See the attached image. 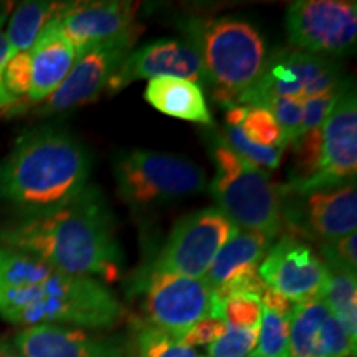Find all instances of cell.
<instances>
[{
    "label": "cell",
    "instance_id": "1",
    "mask_svg": "<svg viewBox=\"0 0 357 357\" xmlns=\"http://www.w3.org/2000/svg\"><path fill=\"white\" fill-rule=\"evenodd\" d=\"M124 307L96 278L68 275L38 258L0 247V318L33 326L109 329Z\"/></svg>",
    "mask_w": 357,
    "mask_h": 357
},
{
    "label": "cell",
    "instance_id": "2",
    "mask_svg": "<svg viewBox=\"0 0 357 357\" xmlns=\"http://www.w3.org/2000/svg\"><path fill=\"white\" fill-rule=\"evenodd\" d=\"M3 247L29 253L68 275L118 280L124 261L113 213L98 187L58 211L24 217L0 234Z\"/></svg>",
    "mask_w": 357,
    "mask_h": 357
},
{
    "label": "cell",
    "instance_id": "3",
    "mask_svg": "<svg viewBox=\"0 0 357 357\" xmlns=\"http://www.w3.org/2000/svg\"><path fill=\"white\" fill-rule=\"evenodd\" d=\"M91 158L82 142L60 126L26 129L0 160V200L40 215L65 207L82 195Z\"/></svg>",
    "mask_w": 357,
    "mask_h": 357
},
{
    "label": "cell",
    "instance_id": "4",
    "mask_svg": "<svg viewBox=\"0 0 357 357\" xmlns=\"http://www.w3.org/2000/svg\"><path fill=\"white\" fill-rule=\"evenodd\" d=\"M185 40L202 60L207 86L213 100L225 109L260 77L266 63V45L261 33L248 22L231 17L181 22Z\"/></svg>",
    "mask_w": 357,
    "mask_h": 357
},
{
    "label": "cell",
    "instance_id": "5",
    "mask_svg": "<svg viewBox=\"0 0 357 357\" xmlns=\"http://www.w3.org/2000/svg\"><path fill=\"white\" fill-rule=\"evenodd\" d=\"M215 177L208 185L218 211L240 230L273 238L283 227L280 190L263 169L234 153L220 136L211 146Z\"/></svg>",
    "mask_w": 357,
    "mask_h": 357
},
{
    "label": "cell",
    "instance_id": "6",
    "mask_svg": "<svg viewBox=\"0 0 357 357\" xmlns=\"http://www.w3.org/2000/svg\"><path fill=\"white\" fill-rule=\"evenodd\" d=\"M113 172L119 197L137 208L200 195L208 187L207 174L197 164L158 151H124L116 155Z\"/></svg>",
    "mask_w": 357,
    "mask_h": 357
},
{
    "label": "cell",
    "instance_id": "7",
    "mask_svg": "<svg viewBox=\"0 0 357 357\" xmlns=\"http://www.w3.org/2000/svg\"><path fill=\"white\" fill-rule=\"evenodd\" d=\"M346 82L349 79L342 78L341 66L333 58L284 48L266 58L260 77L240 95L236 106H265L276 98L305 102Z\"/></svg>",
    "mask_w": 357,
    "mask_h": 357
},
{
    "label": "cell",
    "instance_id": "8",
    "mask_svg": "<svg viewBox=\"0 0 357 357\" xmlns=\"http://www.w3.org/2000/svg\"><path fill=\"white\" fill-rule=\"evenodd\" d=\"M240 229L217 207L181 218L149 270L204 280L213 258Z\"/></svg>",
    "mask_w": 357,
    "mask_h": 357
},
{
    "label": "cell",
    "instance_id": "9",
    "mask_svg": "<svg viewBox=\"0 0 357 357\" xmlns=\"http://www.w3.org/2000/svg\"><path fill=\"white\" fill-rule=\"evenodd\" d=\"M287 33L294 50L339 56L354 50L357 3L354 0H298L287 10Z\"/></svg>",
    "mask_w": 357,
    "mask_h": 357
},
{
    "label": "cell",
    "instance_id": "10",
    "mask_svg": "<svg viewBox=\"0 0 357 357\" xmlns=\"http://www.w3.org/2000/svg\"><path fill=\"white\" fill-rule=\"evenodd\" d=\"M278 190L283 222L306 238L329 242L356 231V181L307 192Z\"/></svg>",
    "mask_w": 357,
    "mask_h": 357
},
{
    "label": "cell",
    "instance_id": "11",
    "mask_svg": "<svg viewBox=\"0 0 357 357\" xmlns=\"http://www.w3.org/2000/svg\"><path fill=\"white\" fill-rule=\"evenodd\" d=\"M141 32L142 26L136 24L119 37L95 45L78 55L68 77L50 98L42 102L38 114L63 113L95 101L108 88L111 78L132 52Z\"/></svg>",
    "mask_w": 357,
    "mask_h": 357
},
{
    "label": "cell",
    "instance_id": "12",
    "mask_svg": "<svg viewBox=\"0 0 357 357\" xmlns=\"http://www.w3.org/2000/svg\"><path fill=\"white\" fill-rule=\"evenodd\" d=\"M151 326L181 337L211 312L212 288L204 280L149 270L139 283Z\"/></svg>",
    "mask_w": 357,
    "mask_h": 357
},
{
    "label": "cell",
    "instance_id": "13",
    "mask_svg": "<svg viewBox=\"0 0 357 357\" xmlns=\"http://www.w3.org/2000/svg\"><path fill=\"white\" fill-rule=\"evenodd\" d=\"M357 172V100L356 88L339 96L336 105L321 126V160L310 181L296 187L281 185L291 192H307L347 184Z\"/></svg>",
    "mask_w": 357,
    "mask_h": 357
},
{
    "label": "cell",
    "instance_id": "14",
    "mask_svg": "<svg viewBox=\"0 0 357 357\" xmlns=\"http://www.w3.org/2000/svg\"><path fill=\"white\" fill-rule=\"evenodd\" d=\"M263 283L293 305L323 298L328 268L310 245L284 235L268 248L258 266Z\"/></svg>",
    "mask_w": 357,
    "mask_h": 357
},
{
    "label": "cell",
    "instance_id": "15",
    "mask_svg": "<svg viewBox=\"0 0 357 357\" xmlns=\"http://www.w3.org/2000/svg\"><path fill=\"white\" fill-rule=\"evenodd\" d=\"M162 77L187 79L199 86L207 84L202 60L194 45L187 40L160 38L129 53L106 91L113 95L137 79Z\"/></svg>",
    "mask_w": 357,
    "mask_h": 357
},
{
    "label": "cell",
    "instance_id": "16",
    "mask_svg": "<svg viewBox=\"0 0 357 357\" xmlns=\"http://www.w3.org/2000/svg\"><path fill=\"white\" fill-rule=\"evenodd\" d=\"M356 342L323 298L293 306L288 357H356Z\"/></svg>",
    "mask_w": 357,
    "mask_h": 357
},
{
    "label": "cell",
    "instance_id": "17",
    "mask_svg": "<svg viewBox=\"0 0 357 357\" xmlns=\"http://www.w3.org/2000/svg\"><path fill=\"white\" fill-rule=\"evenodd\" d=\"M137 3L100 0L70 2L56 22L77 50V56L95 45L105 43L136 25Z\"/></svg>",
    "mask_w": 357,
    "mask_h": 357
},
{
    "label": "cell",
    "instance_id": "18",
    "mask_svg": "<svg viewBox=\"0 0 357 357\" xmlns=\"http://www.w3.org/2000/svg\"><path fill=\"white\" fill-rule=\"evenodd\" d=\"M13 344L25 357H123L114 341L71 326L24 328L15 334Z\"/></svg>",
    "mask_w": 357,
    "mask_h": 357
},
{
    "label": "cell",
    "instance_id": "19",
    "mask_svg": "<svg viewBox=\"0 0 357 357\" xmlns=\"http://www.w3.org/2000/svg\"><path fill=\"white\" fill-rule=\"evenodd\" d=\"M32 84L26 101L43 102L60 88L77 60V50L61 32L56 19L50 22L29 50Z\"/></svg>",
    "mask_w": 357,
    "mask_h": 357
},
{
    "label": "cell",
    "instance_id": "20",
    "mask_svg": "<svg viewBox=\"0 0 357 357\" xmlns=\"http://www.w3.org/2000/svg\"><path fill=\"white\" fill-rule=\"evenodd\" d=\"M144 98L159 113L202 126H213L202 86L197 83L172 77L153 78L144 89Z\"/></svg>",
    "mask_w": 357,
    "mask_h": 357
},
{
    "label": "cell",
    "instance_id": "21",
    "mask_svg": "<svg viewBox=\"0 0 357 357\" xmlns=\"http://www.w3.org/2000/svg\"><path fill=\"white\" fill-rule=\"evenodd\" d=\"M270 238L255 231L238 230L213 258L204 281L215 289L255 273L270 248Z\"/></svg>",
    "mask_w": 357,
    "mask_h": 357
},
{
    "label": "cell",
    "instance_id": "22",
    "mask_svg": "<svg viewBox=\"0 0 357 357\" xmlns=\"http://www.w3.org/2000/svg\"><path fill=\"white\" fill-rule=\"evenodd\" d=\"M68 3L70 2L32 0V2H22L19 7L13 8L12 15L8 17L6 32V38L13 55L20 52H29L45 26L58 19L60 13L68 7Z\"/></svg>",
    "mask_w": 357,
    "mask_h": 357
},
{
    "label": "cell",
    "instance_id": "23",
    "mask_svg": "<svg viewBox=\"0 0 357 357\" xmlns=\"http://www.w3.org/2000/svg\"><path fill=\"white\" fill-rule=\"evenodd\" d=\"M328 268L323 300L334 318L357 341V271L341 266Z\"/></svg>",
    "mask_w": 357,
    "mask_h": 357
},
{
    "label": "cell",
    "instance_id": "24",
    "mask_svg": "<svg viewBox=\"0 0 357 357\" xmlns=\"http://www.w3.org/2000/svg\"><path fill=\"white\" fill-rule=\"evenodd\" d=\"M208 314L222 318L231 328L258 329L261 323L263 306L257 294L243 291L222 293L212 289Z\"/></svg>",
    "mask_w": 357,
    "mask_h": 357
},
{
    "label": "cell",
    "instance_id": "25",
    "mask_svg": "<svg viewBox=\"0 0 357 357\" xmlns=\"http://www.w3.org/2000/svg\"><path fill=\"white\" fill-rule=\"evenodd\" d=\"M291 314L263 310L257 346L250 357H288Z\"/></svg>",
    "mask_w": 357,
    "mask_h": 357
},
{
    "label": "cell",
    "instance_id": "26",
    "mask_svg": "<svg viewBox=\"0 0 357 357\" xmlns=\"http://www.w3.org/2000/svg\"><path fill=\"white\" fill-rule=\"evenodd\" d=\"M137 357H200L174 334L146 324L137 333Z\"/></svg>",
    "mask_w": 357,
    "mask_h": 357
},
{
    "label": "cell",
    "instance_id": "27",
    "mask_svg": "<svg viewBox=\"0 0 357 357\" xmlns=\"http://www.w3.org/2000/svg\"><path fill=\"white\" fill-rule=\"evenodd\" d=\"M222 139L225 141V144L234 153H236L240 158L258 169L265 167L268 171H275L280 166L281 158H283V151L278 149V147H265L250 141L242 129H240V126H230V124H227L225 136Z\"/></svg>",
    "mask_w": 357,
    "mask_h": 357
},
{
    "label": "cell",
    "instance_id": "28",
    "mask_svg": "<svg viewBox=\"0 0 357 357\" xmlns=\"http://www.w3.org/2000/svg\"><path fill=\"white\" fill-rule=\"evenodd\" d=\"M240 129L255 144L278 147V149L284 151L278 123H276L273 114L263 106H247V113L240 123Z\"/></svg>",
    "mask_w": 357,
    "mask_h": 357
},
{
    "label": "cell",
    "instance_id": "29",
    "mask_svg": "<svg viewBox=\"0 0 357 357\" xmlns=\"http://www.w3.org/2000/svg\"><path fill=\"white\" fill-rule=\"evenodd\" d=\"M258 329H238L227 326V331L208 346L207 357H250L257 346Z\"/></svg>",
    "mask_w": 357,
    "mask_h": 357
},
{
    "label": "cell",
    "instance_id": "30",
    "mask_svg": "<svg viewBox=\"0 0 357 357\" xmlns=\"http://www.w3.org/2000/svg\"><path fill=\"white\" fill-rule=\"evenodd\" d=\"M263 108H266L273 114L278 123L281 137H283V147L287 149L301 136V118H303V102L294 100H276L268 101Z\"/></svg>",
    "mask_w": 357,
    "mask_h": 357
},
{
    "label": "cell",
    "instance_id": "31",
    "mask_svg": "<svg viewBox=\"0 0 357 357\" xmlns=\"http://www.w3.org/2000/svg\"><path fill=\"white\" fill-rule=\"evenodd\" d=\"M32 84V66H30V53H15L7 61L3 68V86L13 100L19 102V98H26Z\"/></svg>",
    "mask_w": 357,
    "mask_h": 357
},
{
    "label": "cell",
    "instance_id": "32",
    "mask_svg": "<svg viewBox=\"0 0 357 357\" xmlns=\"http://www.w3.org/2000/svg\"><path fill=\"white\" fill-rule=\"evenodd\" d=\"M357 235L352 231L341 238L319 242V252L326 266H341L351 271H357Z\"/></svg>",
    "mask_w": 357,
    "mask_h": 357
},
{
    "label": "cell",
    "instance_id": "33",
    "mask_svg": "<svg viewBox=\"0 0 357 357\" xmlns=\"http://www.w3.org/2000/svg\"><path fill=\"white\" fill-rule=\"evenodd\" d=\"M351 82H346L341 88L334 89V91L326 93V95L316 96L312 100L303 102V118H301V134L310 131V129L321 128L331 113L333 106L336 105L339 96L346 91Z\"/></svg>",
    "mask_w": 357,
    "mask_h": 357
},
{
    "label": "cell",
    "instance_id": "34",
    "mask_svg": "<svg viewBox=\"0 0 357 357\" xmlns=\"http://www.w3.org/2000/svg\"><path fill=\"white\" fill-rule=\"evenodd\" d=\"M227 331V323L222 318H215V316H204L197 323L192 324L187 331L182 334L181 341L185 346L194 349L197 346H211Z\"/></svg>",
    "mask_w": 357,
    "mask_h": 357
},
{
    "label": "cell",
    "instance_id": "35",
    "mask_svg": "<svg viewBox=\"0 0 357 357\" xmlns=\"http://www.w3.org/2000/svg\"><path fill=\"white\" fill-rule=\"evenodd\" d=\"M12 56L13 53L10 50V45L7 42L6 33L0 29V109L2 111H7L10 106L17 102L10 95H8L6 86H3V68H6L7 61L10 60Z\"/></svg>",
    "mask_w": 357,
    "mask_h": 357
},
{
    "label": "cell",
    "instance_id": "36",
    "mask_svg": "<svg viewBox=\"0 0 357 357\" xmlns=\"http://www.w3.org/2000/svg\"><path fill=\"white\" fill-rule=\"evenodd\" d=\"M0 357H25L19 347L13 344V341L0 339Z\"/></svg>",
    "mask_w": 357,
    "mask_h": 357
},
{
    "label": "cell",
    "instance_id": "37",
    "mask_svg": "<svg viewBox=\"0 0 357 357\" xmlns=\"http://www.w3.org/2000/svg\"><path fill=\"white\" fill-rule=\"evenodd\" d=\"M13 10V2H0V29L8 19V13Z\"/></svg>",
    "mask_w": 357,
    "mask_h": 357
}]
</instances>
